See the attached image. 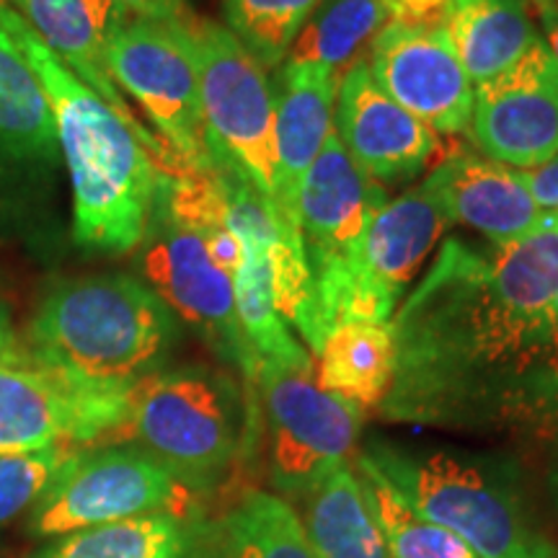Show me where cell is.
<instances>
[{"label":"cell","instance_id":"cell-1","mask_svg":"<svg viewBox=\"0 0 558 558\" xmlns=\"http://www.w3.org/2000/svg\"><path fill=\"white\" fill-rule=\"evenodd\" d=\"M558 295L556 213L535 233L481 251L450 239L390 318V422L525 429L543 407V349Z\"/></svg>","mask_w":558,"mask_h":558},{"label":"cell","instance_id":"cell-2","mask_svg":"<svg viewBox=\"0 0 558 558\" xmlns=\"http://www.w3.org/2000/svg\"><path fill=\"white\" fill-rule=\"evenodd\" d=\"M0 13L50 99L73 186L75 243L90 254H132L148 228L163 169L135 130L41 45L16 9L3 3Z\"/></svg>","mask_w":558,"mask_h":558},{"label":"cell","instance_id":"cell-3","mask_svg":"<svg viewBox=\"0 0 558 558\" xmlns=\"http://www.w3.org/2000/svg\"><path fill=\"white\" fill-rule=\"evenodd\" d=\"M26 339V352L45 365L132 388L169 357L179 320L143 279L114 271L62 279L47 290Z\"/></svg>","mask_w":558,"mask_h":558},{"label":"cell","instance_id":"cell-4","mask_svg":"<svg viewBox=\"0 0 558 558\" xmlns=\"http://www.w3.org/2000/svg\"><path fill=\"white\" fill-rule=\"evenodd\" d=\"M362 458L422 518L469 543L478 558L554 556V546L530 522L520 494L481 463L393 445H369Z\"/></svg>","mask_w":558,"mask_h":558},{"label":"cell","instance_id":"cell-5","mask_svg":"<svg viewBox=\"0 0 558 558\" xmlns=\"http://www.w3.org/2000/svg\"><path fill=\"white\" fill-rule=\"evenodd\" d=\"M243 409L235 383L218 369H158L130 390L109 442H132L184 486H207L233 463Z\"/></svg>","mask_w":558,"mask_h":558},{"label":"cell","instance_id":"cell-6","mask_svg":"<svg viewBox=\"0 0 558 558\" xmlns=\"http://www.w3.org/2000/svg\"><path fill=\"white\" fill-rule=\"evenodd\" d=\"M450 226L448 209L429 177L401 197L388 199L373 215L341 277L316 300L320 344L333 326L347 320H390Z\"/></svg>","mask_w":558,"mask_h":558},{"label":"cell","instance_id":"cell-7","mask_svg":"<svg viewBox=\"0 0 558 558\" xmlns=\"http://www.w3.org/2000/svg\"><path fill=\"white\" fill-rule=\"evenodd\" d=\"M186 32L197 60L209 150L239 166L251 184L275 205V86L267 70L226 24L192 13L186 19Z\"/></svg>","mask_w":558,"mask_h":558},{"label":"cell","instance_id":"cell-8","mask_svg":"<svg viewBox=\"0 0 558 558\" xmlns=\"http://www.w3.org/2000/svg\"><path fill=\"white\" fill-rule=\"evenodd\" d=\"M137 271L177 320H184L222 362L254 386L256 357L235 313L233 275L215 262L205 235L171 213L160 192L137 246Z\"/></svg>","mask_w":558,"mask_h":558},{"label":"cell","instance_id":"cell-9","mask_svg":"<svg viewBox=\"0 0 558 558\" xmlns=\"http://www.w3.org/2000/svg\"><path fill=\"white\" fill-rule=\"evenodd\" d=\"M107 62L117 88L140 104L181 169H209L213 150L186 21L160 24L130 16L111 37Z\"/></svg>","mask_w":558,"mask_h":558},{"label":"cell","instance_id":"cell-10","mask_svg":"<svg viewBox=\"0 0 558 558\" xmlns=\"http://www.w3.org/2000/svg\"><path fill=\"white\" fill-rule=\"evenodd\" d=\"M130 390L70 375L45 362H0V456L109 442Z\"/></svg>","mask_w":558,"mask_h":558},{"label":"cell","instance_id":"cell-11","mask_svg":"<svg viewBox=\"0 0 558 558\" xmlns=\"http://www.w3.org/2000/svg\"><path fill=\"white\" fill-rule=\"evenodd\" d=\"M186 486L148 452L132 445L75 450L29 509L34 535L75 533L107 522L169 512L186 499Z\"/></svg>","mask_w":558,"mask_h":558},{"label":"cell","instance_id":"cell-12","mask_svg":"<svg viewBox=\"0 0 558 558\" xmlns=\"http://www.w3.org/2000/svg\"><path fill=\"white\" fill-rule=\"evenodd\" d=\"M254 386L267 418L271 484L282 494L305 497L349 463L365 411L320 388L313 369L259 362Z\"/></svg>","mask_w":558,"mask_h":558},{"label":"cell","instance_id":"cell-13","mask_svg":"<svg viewBox=\"0 0 558 558\" xmlns=\"http://www.w3.org/2000/svg\"><path fill=\"white\" fill-rule=\"evenodd\" d=\"M469 132L486 158L527 171L558 153V62L535 41L497 78L473 88Z\"/></svg>","mask_w":558,"mask_h":558},{"label":"cell","instance_id":"cell-14","mask_svg":"<svg viewBox=\"0 0 558 558\" xmlns=\"http://www.w3.org/2000/svg\"><path fill=\"white\" fill-rule=\"evenodd\" d=\"M386 202L383 184L354 163L333 130L298 190V230L311 269L313 313L316 300L347 269L369 220Z\"/></svg>","mask_w":558,"mask_h":558},{"label":"cell","instance_id":"cell-15","mask_svg":"<svg viewBox=\"0 0 558 558\" xmlns=\"http://www.w3.org/2000/svg\"><path fill=\"white\" fill-rule=\"evenodd\" d=\"M367 68L393 101L439 135L469 130L473 81L448 29H422L386 21L367 47Z\"/></svg>","mask_w":558,"mask_h":558},{"label":"cell","instance_id":"cell-16","mask_svg":"<svg viewBox=\"0 0 558 558\" xmlns=\"http://www.w3.org/2000/svg\"><path fill=\"white\" fill-rule=\"evenodd\" d=\"M333 130L354 163L378 184H409L429 169L437 153L442 156L437 132L390 99L365 58L341 75Z\"/></svg>","mask_w":558,"mask_h":558},{"label":"cell","instance_id":"cell-17","mask_svg":"<svg viewBox=\"0 0 558 558\" xmlns=\"http://www.w3.org/2000/svg\"><path fill=\"white\" fill-rule=\"evenodd\" d=\"M16 9H21V16L41 45L135 130L160 169L166 173L181 171L179 160L160 143L156 132L137 120L135 109L109 73V41L130 19L114 0H16Z\"/></svg>","mask_w":558,"mask_h":558},{"label":"cell","instance_id":"cell-18","mask_svg":"<svg viewBox=\"0 0 558 558\" xmlns=\"http://www.w3.org/2000/svg\"><path fill=\"white\" fill-rule=\"evenodd\" d=\"M450 220L486 235L494 246H505L550 220L530 194L520 169L469 150H452L429 171Z\"/></svg>","mask_w":558,"mask_h":558},{"label":"cell","instance_id":"cell-19","mask_svg":"<svg viewBox=\"0 0 558 558\" xmlns=\"http://www.w3.org/2000/svg\"><path fill=\"white\" fill-rule=\"evenodd\" d=\"M339 81L311 62L284 60L275 83L277 197L284 220L298 228V190L333 132Z\"/></svg>","mask_w":558,"mask_h":558},{"label":"cell","instance_id":"cell-20","mask_svg":"<svg viewBox=\"0 0 558 558\" xmlns=\"http://www.w3.org/2000/svg\"><path fill=\"white\" fill-rule=\"evenodd\" d=\"M58 150L45 83L0 13V163L47 169L54 166Z\"/></svg>","mask_w":558,"mask_h":558},{"label":"cell","instance_id":"cell-21","mask_svg":"<svg viewBox=\"0 0 558 558\" xmlns=\"http://www.w3.org/2000/svg\"><path fill=\"white\" fill-rule=\"evenodd\" d=\"M396 369L390 320H347L333 326L316 354V383L362 411L380 409Z\"/></svg>","mask_w":558,"mask_h":558},{"label":"cell","instance_id":"cell-22","mask_svg":"<svg viewBox=\"0 0 558 558\" xmlns=\"http://www.w3.org/2000/svg\"><path fill=\"white\" fill-rule=\"evenodd\" d=\"M448 37L473 86L497 78L541 39L527 0H450Z\"/></svg>","mask_w":558,"mask_h":558},{"label":"cell","instance_id":"cell-23","mask_svg":"<svg viewBox=\"0 0 558 558\" xmlns=\"http://www.w3.org/2000/svg\"><path fill=\"white\" fill-rule=\"evenodd\" d=\"M303 501L305 514L300 520L324 558H390L362 481L349 463L331 471Z\"/></svg>","mask_w":558,"mask_h":558},{"label":"cell","instance_id":"cell-24","mask_svg":"<svg viewBox=\"0 0 558 558\" xmlns=\"http://www.w3.org/2000/svg\"><path fill=\"white\" fill-rule=\"evenodd\" d=\"M388 21L383 0H320L308 24L290 47L288 60L311 62L341 78L362 60L369 41Z\"/></svg>","mask_w":558,"mask_h":558},{"label":"cell","instance_id":"cell-25","mask_svg":"<svg viewBox=\"0 0 558 558\" xmlns=\"http://www.w3.org/2000/svg\"><path fill=\"white\" fill-rule=\"evenodd\" d=\"M186 530L171 512H153L62 535L32 558H184Z\"/></svg>","mask_w":558,"mask_h":558},{"label":"cell","instance_id":"cell-26","mask_svg":"<svg viewBox=\"0 0 558 558\" xmlns=\"http://www.w3.org/2000/svg\"><path fill=\"white\" fill-rule=\"evenodd\" d=\"M220 558H324L295 509L277 494L251 492L222 525Z\"/></svg>","mask_w":558,"mask_h":558},{"label":"cell","instance_id":"cell-27","mask_svg":"<svg viewBox=\"0 0 558 558\" xmlns=\"http://www.w3.org/2000/svg\"><path fill=\"white\" fill-rule=\"evenodd\" d=\"M357 476L390 558H478L469 543L422 518L362 456Z\"/></svg>","mask_w":558,"mask_h":558},{"label":"cell","instance_id":"cell-28","mask_svg":"<svg viewBox=\"0 0 558 558\" xmlns=\"http://www.w3.org/2000/svg\"><path fill=\"white\" fill-rule=\"evenodd\" d=\"M318 3L320 0H222V16L228 29L269 73L288 60L290 47Z\"/></svg>","mask_w":558,"mask_h":558},{"label":"cell","instance_id":"cell-29","mask_svg":"<svg viewBox=\"0 0 558 558\" xmlns=\"http://www.w3.org/2000/svg\"><path fill=\"white\" fill-rule=\"evenodd\" d=\"M73 452V448H47L0 456V525L32 509Z\"/></svg>","mask_w":558,"mask_h":558},{"label":"cell","instance_id":"cell-30","mask_svg":"<svg viewBox=\"0 0 558 558\" xmlns=\"http://www.w3.org/2000/svg\"><path fill=\"white\" fill-rule=\"evenodd\" d=\"M522 432L533 437L535 448L541 450L550 499L558 507V399L550 401L546 409H541Z\"/></svg>","mask_w":558,"mask_h":558},{"label":"cell","instance_id":"cell-31","mask_svg":"<svg viewBox=\"0 0 558 558\" xmlns=\"http://www.w3.org/2000/svg\"><path fill=\"white\" fill-rule=\"evenodd\" d=\"M132 19L160 21V24H181L192 16L186 0H114Z\"/></svg>","mask_w":558,"mask_h":558},{"label":"cell","instance_id":"cell-32","mask_svg":"<svg viewBox=\"0 0 558 558\" xmlns=\"http://www.w3.org/2000/svg\"><path fill=\"white\" fill-rule=\"evenodd\" d=\"M541 386H543V407L558 399V295L550 305L546 349H543V367H541ZM535 418V416H533Z\"/></svg>","mask_w":558,"mask_h":558},{"label":"cell","instance_id":"cell-33","mask_svg":"<svg viewBox=\"0 0 558 558\" xmlns=\"http://www.w3.org/2000/svg\"><path fill=\"white\" fill-rule=\"evenodd\" d=\"M522 179H525L530 194H533L535 202L548 213H556L558 209V153L543 166H535V169L522 171Z\"/></svg>","mask_w":558,"mask_h":558},{"label":"cell","instance_id":"cell-34","mask_svg":"<svg viewBox=\"0 0 558 558\" xmlns=\"http://www.w3.org/2000/svg\"><path fill=\"white\" fill-rule=\"evenodd\" d=\"M24 357H29V352H26L24 347H19V339H16V333H13V326H11L9 308L0 303V362H13V360H24Z\"/></svg>","mask_w":558,"mask_h":558},{"label":"cell","instance_id":"cell-35","mask_svg":"<svg viewBox=\"0 0 558 558\" xmlns=\"http://www.w3.org/2000/svg\"><path fill=\"white\" fill-rule=\"evenodd\" d=\"M541 24H543V39H546L550 54H554L558 62V5L554 9H546L538 13Z\"/></svg>","mask_w":558,"mask_h":558},{"label":"cell","instance_id":"cell-36","mask_svg":"<svg viewBox=\"0 0 558 558\" xmlns=\"http://www.w3.org/2000/svg\"><path fill=\"white\" fill-rule=\"evenodd\" d=\"M535 11H546V9H554V5H558V0H533Z\"/></svg>","mask_w":558,"mask_h":558},{"label":"cell","instance_id":"cell-37","mask_svg":"<svg viewBox=\"0 0 558 558\" xmlns=\"http://www.w3.org/2000/svg\"><path fill=\"white\" fill-rule=\"evenodd\" d=\"M5 3H13V5H16V0H5Z\"/></svg>","mask_w":558,"mask_h":558},{"label":"cell","instance_id":"cell-38","mask_svg":"<svg viewBox=\"0 0 558 558\" xmlns=\"http://www.w3.org/2000/svg\"><path fill=\"white\" fill-rule=\"evenodd\" d=\"M556 222H558V209H556Z\"/></svg>","mask_w":558,"mask_h":558},{"label":"cell","instance_id":"cell-39","mask_svg":"<svg viewBox=\"0 0 558 558\" xmlns=\"http://www.w3.org/2000/svg\"><path fill=\"white\" fill-rule=\"evenodd\" d=\"M0 3H5V0H0Z\"/></svg>","mask_w":558,"mask_h":558}]
</instances>
